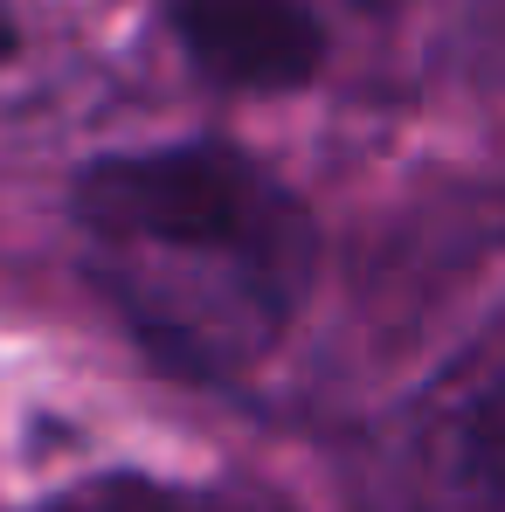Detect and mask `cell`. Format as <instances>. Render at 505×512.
Segmentation results:
<instances>
[{"label": "cell", "instance_id": "277c9868", "mask_svg": "<svg viewBox=\"0 0 505 512\" xmlns=\"http://www.w3.org/2000/svg\"><path fill=\"white\" fill-rule=\"evenodd\" d=\"M77 512H256L243 499H222V492H194V485H146V478H118L104 485L90 506Z\"/></svg>", "mask_w": 505, "mask_h": 512}, {"label": "cell", "instance_id": "7a4b0ae2", "mask_svg": "<svg viewBox=\"0 0 505 512\" xmlns=\"http://www.w3.org/2000/svg\"><path fill=\"white\" fill-rule=\"evenodd\" d=\"M187 63L222 90L277 97L319 77L326 28L305 0H160Z\"/></svg>", "mask_w": 505, "mask_h": 512}, {"label": "cell", "instance_id": "8992f818", "mask_svg": "<svg viewBox=\"0 0 505 512\" xmlns=\"http://www.w3.org/2000/svg\"><path fill=\"white\" fill-rule=\"evenodd\" d=\"M0 56H14V21H7V0H0Z\"/></svg>", "mask_w": 505, "mask_h": 512}, {"label": "cell", "instance_id": "6da1fadb", "mask_svg": "<svg viewBox=\"0 0 505 512\" xmlns=\"http://www.w3.org/2000/svg\"><path fill=\"white\" fill-rule=\"evenodd\" d=\"M70 222L118 319L194 381L263 367L319 291L312 208L229 139L90 160Z\"/></svg>", "mask_w": 505, "mask_h": 512}, {"label": "cell", "instance_id": "3957f363", "mask_svg": "<svg viewBox=\"0 0 505 512\" xmlns=\"http://www.w3.org/2000/svg\"><path fill=\"white\" fill-rule=\"evenodd\" d=\"M422 464L450 492H505V340L471 353L422 409Z\"/></svg>", "mask_w": 505, "mask_h": 512}, {"label": "cell", "instance_id": "5b68a950", "mask_svg": "<svg viewBox=\"0 0 505 512\" xmlns=\"http://www.w3.org/2000/svg\"><path fill=\"white\" fill-rule=\"evenodd\" d=\"M485 63L505 70V0H485Z\"/></svg>", "mask_w": 505, "mask_h": 512}]
</instances>
